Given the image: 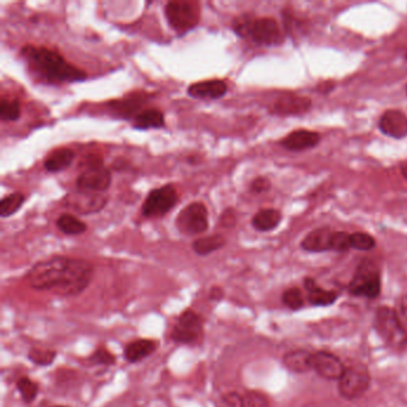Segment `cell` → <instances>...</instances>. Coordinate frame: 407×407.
Here are the masks:
<instances>
[{
    "instance_id": "6da1fadb",
    "label": "cell",
    "mask_w": 407,
    "mask_h": 407,
    "mask_svg": "<svg viewBox=\"0 0 407 407\" xmlns=\"http://www.w3.org/2000/svg\"><path fill=\"white\" fill-rule=\"evenodd\" d=\"M94 277V267L89 260L54 256L33 265L26 279L34 291L73 298L83 294Z\"/></svg>"
},
{
    "instance_id": "7a4b0ae2",
    "label": "cell",
    "mask_w": 407,
    "mask_h": 407,
    "mask_svg": "<svg viewBox=\"0 0 407 407\" xmlns=\"http://www.w3.org/2000/svg\"><path fill=\"white\" fill-rule=\"evenodd\" d=\"M21 54L31 69L50 83H74L87 78L83 69L67 62L57 52L45 47L26 45Z\"/></svg>"
},
{
    "instance_id": "3957f363",
    "label": "cell",
    "mask_w": 407,
    "mask_h": 407,
    "mask_svg": "<svg viewBox=\"0 0 407 407\" xmlns=\"http://www.w3.org/2000/svg\"><path fill=\"white\" fill-rule=\"evenodd\" d=\"M233 29L239 36L252 38L253 41L260 45H276L283 41L279 23L270 17H239L234 21Z\"/></svg>"
},
{
    "instance_id": "277c9868",
    "label": "cell",
    "mask_w": 407,
    "mask_h": 407,
    "mask_svg": "<svg viewBox=\"0 0 407 407\" xmlns=\"http://www.w3.org/2000/svg\"><path fill=\"white\" fill-rule=\"evenodd\" d=\"M375 326L381 338L396 350L407 347V331L394 309L382 306L377 311Z\"/></svg>"
},
{
    "instance_id": "5b68a950",
    "label": "cell",
    "mask_w": 407,
    "mask_h": 407,
    "mask_svg": "<svg viewBox=\"0 0 407 407\" xmlns=\"http://www.w3.org/2000/svg\"><path fill=\"white\" fill-rule=\"evenodd\" d=\"M204 319L195 309H185L171 328V340L184 345H195L203 340Z\"/></svg>"
},
{
    "instance_id": "8992f818",
    "label": "cell",
    "mask_w": 407,
    "mask_h": 407,
    "mask_svg": "<svg viewBox=\"0 0 407 407\" xmlns=\"http://www.w3.org/2000/svg\"><path fill=\"white\" fill-rule=\"evenodd\" d=\"M349 291L351 294L362 298L375 299L380 295V272L373 262L366 260L358 267L351 279Z\"/></svg>"
},
{
    "instance_id": "52a82bcc",
    "label": "cell",
    "mask_w": 407,
    "mask_h": 407,
    "mask_svg": "<svg viewBox=\"0 0 407 407\" xmlns=\"http://www.w3.org/2000/svg\"><path fill=\"white\" fill-rule=\"evenodd\" d=\"M340 396L344 399L355 400L366 394L369 389L370 374L366 366L361 363L345 367L340 380Z\"/></svg>"
},
{
    "instance_id": "ba28073f",
    "label": "cell",
    "mask_w": 407,
    "mask_h": 407,
    "mask_svg": "<svg viewBox=\"0 0 407 407\" xmlns=\"http://www.w3.org/2000/svg\"><path fill=\"white\" fill-rule=\"evenodd\" d=\"M165 17L172 29L183 35L196 27L200 12L190 1H170L165 6Z\"/></svg>"
},
{
    "instance_id": "9c48e42d",
    "label": "cell",
    "mask_w": 407,
    "mask_h": 407,
    "mask_svg": "<svg viewBox=\"0 0 407 407\" xmlns=\"http://www.w3.org/2000/svg\"><path fill=\"white\" fill-rule=\"evenodd\" d=\"M176 226L185 235H199L208 230V209L202 202H194L183 209L176 218Z\"/></svg>"
},
{
    "instance_id": "30bf717a",
    "label": "cell",
    "mask_w": 407,
    "mask_h": 407,
    "mask_svg": "<svg viewBox=\"0 0 407 407\" xmlns=\"http://www.w3.org/2000/svg\"><path fill=\"white\" fill-rule=\"evenodd\" d=\"M177 190L174 185L166 184L152 190L143 206V214L146 218H162L176 206Z\"/></svg>"
},
{
    "instance_id": "8fae6325",
    "label": "cell",
    "mask_w": 407,
    "mask_h": 407,
    "mask_svg": "<svg viewBox=\"0 0 407 407\" xmlns=\"http://www.w3.org/2000/svg\"><path fill=\"white\" fill-rule=\"evenodd\" d=\"M111 184V174L102 162L91 164L77 178V188L91 193H104Z\"/></svg>"
},
{
    "instance_id": "7c38bea8",
    "label": "cell",
    "mask_w": 407,
    "mask_h": 407,
    "mask_svg": "<svg viewBox=\"0 0 407 407\" xmlns=\"http://www.w3.org/2000/svg\"><path fill=\"white\" fill-rule=\"evenodd\" d=\"M312 370L326 380H340L345 366L336 355L328 351H318L312 354Z\"/></svg>"
},
{
    "instance_id": "4fadbf2b",
    "label": "cell",
    "mask_w": 407,
    "mask_h": 407,
    "mask_svg": "<svg viewBox=\"0 0 407 407\" xmlns=\"http://www.w3.org/2000/svg\"><path fill=\"white\" fill-rule=\"evenodd\" d=\"M106 199L102 193H91L79 190L77 193L71 194L66 199L68 207L74 209L80 214H92L102 211L106 204Z\"/></svg>"
},
{
    "instance_id": "5bb4252c",
    "label": "cell",
    "mask_w": 407,
    "mask_h": 407,
    "mask_svg": "<svg viewBox=\"0 0 407 407\" xmlns=\"http://www.w3.org/2000/svg\"><path fill=\"white\" fill-rule=\"evenodd\" d=\"M381 132L396 139H401L407 135V117L399 110L386 111L380 120Z\"/></svg>"
},
{
    "instance_id": "9a60e30c",
    "label": "cell",
    "mask_w": 407,
    "mask_h": 407,
    "mask_svg": "<svg viewBox=\"0 0 407 407\" xmlns=\"http://www.w3.org/2000/svg\"><path fill=\"white\" fill-rule=\"evenodd\" d=\"M226 92V83L219 79L204 80L188 87V94L194 99H218L223 97Z\"/></svg>"
},
{
    "instance_id": "2e32d148",
    "label": "cell",
    "mask_w": 407,
    "mask_h": 407,
    "mask_svg": "<svg viewBox=\"0 0 407 407\" xmlns=\"http://www.w3.org/2000/svg\"><path fill=\"white\" fill-rule=\"evenodd\" d=\"M158 349V342L148 338H139L127 344L123 356L129 363H138L150 357Z\"/></svg>"
},
{
    "instance_id": "e0dca14e",
    "label": "cell",
    "mask_w": 407,
    "mask_h": 407,
    "mask_svg": "<svg viewBox=\"0 0 407 407\" xmlns=\"http://www.w3.org/2000/svg\"><path fill=\"white\" fill-rule=\"evenodd\" d=\"M319 140H320V136L318 133L301 129V130H295L289 135H286L281 141V145L289 151H303L307 148L317 146Z\"/></svg>"
},
{
    "instance_id": "ac0fdd59",
    "label": "cell",
    "mask_w": 407,
    "mask_h": 407,
    "mask_svg": "<svg viewBox=\"0 0 407 407\" xmlns=\"http://www.w3.org/2000/svg\"><path fill=\"white\" fill-rule=\"evenodd\" d=\"M312 102L301 96H282L274 104V111L279 115H300L311 109Z\"/></svg>"
},
{
    "instance_id": "d6986e66",
    "label": "cell",
    "mask_w": 407,
    "mask_h": 407,
    "mask_svg": "<svg viewBox=\"0 0 407 407\" xmlns=\"http://www.w3.org/2000/svg\"><path fill=\"white\" fill-rule=\"evenodd\" d=\"M333 232L330 228H319L306 235L301 247L308 252H324L331 250Z\"/></svg>"
},
{
    "instance_id": "ffe728a7",
    "label": "cell",
    "mask_w": 407,
    "mask_h": 407,
    "mask_svg": "<svg viewBox=\"0 0 407 407\" xmlns=\"http://www.w3.org/2000/svg\"><path fill=\"white\" fill-rule=\"evenodd\" d=\"M283 364L294 373L309 372L312 370V352L301 349L289 351L283 356Z\"/></svg>"
},
{
    "instance_id": "44dd1931",
    "label": "cell",
    "mask_w": 407,
    "mask_h": 407,
    "mask_svg": "<svg viewBox=\"0 0 407 407\" xmlns=\"http://www.w3.org/2000/svg\"><path fill=\"white\" fill-rule=\"evenodd\" d=\"M306 291L308 301L314 306H330L335 303L338 294L335 291H328L318 286L313 279H307L305 281Z\"/></svg>"
},
{
    "instance_id": "7402d4cb",
    "label": "cell",
    "mask_w": 407,
    "mask_h": 407,
    "mask_svg": "<svg viewBox=\"0 0 407 407\" xmlns=\"http://www.w3.org/2000/svg\"><path fill=\"white\" fill-rule=\"evenodd\" d=\"M74 152L69 148H59L52 152L45 160V169L48 172H61L72 165L74 160Z\"/></svg>"
},
{
    "instance_id": "603a6c76",
    "label": "cell",
    "mask_w": 407,
    "mask_h": 407,
    "mask_svg": "<svg viewBox=\"0 0 407 407\" xmlns=\"http://www.w3.org/2000/svg\"><path fill=\"white\" fill-rule=\"evenodd\" d=\"M282 219V215L279 211L267 208L258 211L252 219V226L260 232H268L279 226Z\"/></svg>"
},
{
    "instance_id": "cb8c5ba5",
    "label": "cell",
    "mask_w": 407,
    "mask_h": 407,
    "mask_svg": "<svg viewBox=\"0 0 407 407\" xmlns=\"http://www.w3.org/2000/svg\"><path fill=\"white\" fill-rule=\"evenodd\" d=\"M165 126V116L158 109L143 110L134 118V127L136 129L162 128Z\"/></svg>"
},
{
    "instance_id": "d4e9b609",
    "label": "cell",
    "mask_w": 407,
    "mask_h": 407,
    "mask_svg": "<svg viewBox=\"0 0 407 407\" xmlns=\"http://www.w3.org/2000/svg\"><path fill=\"white\" fill-rule=\"evenodd\" d=\"M226 245V239L221 234H213L209 237L199 238L193 242L194 252L199 256H208L215 251H219Z\"/></svg>"
},
{
    "instance_id": "484cf974",
    "label": "cell",
    "mask_w": 407,
    "mask_h": 407,
    "mask_svg": "<svg viewBox=\"0 0 407 407\" xmlns=\"http://www.w3.org/2000/svg\"><path fill=\"white\" fill-rule=\"evenodd\" d=\"M57 226L62 233L67 235H80L87 232V225L72 214H62L57 218Z\"/></svg>"
},
{
    "instance_id": "4316f807",
    "label": "cell",
    "mask_w": 407,
    "mask_h": 407,
    "mask_svg": "<svg viewBox=\"0 0 407 407\" xmlns=\"http://www.w3.org/2000/svg\"><path fill=\"white\" fill-rule=\"evenodd\" d=\"M16 389L18 391L22 398L23 403H31L35 401L38 398V392H40V386L38 382L31 380L30 377H19L17 382H16Z\"/></svg>"
},
{
    "instance_id": "83f0119b",
    "label": "cell",
    "mask_w": 407,
    "mask_h": 407,
    "mask_svg": "<svg viewBox=\"0 0 407 407\" xmlns=\"http://www.w3.org/2000/svg\"><path fill=\"white\" fill-rule=\"evenodd\" d=\"M57 352L47 347H31L28 352V359L38 367H48L55 361Z\"/></svg>"
},
{
    "instance_id": "f1b7e54d",
    "label": "cell",
    "mask_w": 407,
    "mask_h": 407,
    "mask_svg": "<svg viewBox=\"0 0 407 407\" xmlns=\"http://www.w3.org/2000/svg\"><path fill=\"white\" fill-rule=\"evenodd\" d=\"M24 201H26V196L22 193L10 194L4 197L0 202V216L9 218L16 214L22 208Z\"/></svg>"
},
{
    "instance_id": "f546056e",
    "label": "cell",
    "mask_w": 407,
    "mask_h": 407,
    "mask_svg": "<svg viewBox=\"0 0 407 407\" xmlns=\"http://www.w3.org/2000/svg\"><path fill=\"white\" fill-rule=\"evenodd\" d=\"M21 116V104L17 99H0V118L1 121H17Z\"/></svg>"
},
{
    "instance_id": "4dcf8cb0",
    "label": "cell",
    "mask_w": 407,
    "mask_h": 407,
    "mask_svg": "<svg viewBox=\"0 0 407 407\" xmlns=\"http://www.w3.org/2000/svg\"><path fill=\"white\" fill-rule=\"evenodd\" d=\"M87 362L94 366L111 367L116 363V356L110 352L106 347H99L94 354L87 357Z\"/></svg>"
},
{
    "instance_id": "1f68e13d",
    "label": "cell",
    "mask_w": 407,
    "mask_h": 407,
    "mask_svg": "<svg viewBox=\"0 0 407 407\" xmlns=\"http://www.w3.org/2000/svg\"><path fill=\"white\" fill-rule=\"evenodd\" d=\"M351 249L359 250V251H369L377 245V242L370 234L357 233L351 234L350 238Z\"/></svg>"
},
{
    "instance_id": "d6a6232c",
    "label": "cell",
    "mask_w": 407,
    "mask_h": 407,
    "mask_svg": "<svg viewBox=\"0 0 407 407\" xmlns=\"http://www.w3.org/2000/svg\"><path fill=\"white\" fill-rule=\"evenodd\" d=\"M282 302L286 307L293 311L301 308L303 306V296H302L301 291L296 286L286 289L282 294Z\"/></svg>"
},
{
    "instance_id": "836d02e7",
    "label": "cell",
    "mask_w": 407,
    "mask_h": 407,
    "mask_svg": "<svg viewBox=\"0 0 407 407\" xmlns=\"http://www.w3.org/2000/svg\"><path fill=\"white\" fill-rule=\"evenodd\" d=\"M218 407H246L245 396L230 391L220 396Z\"/></svg>"
},
{
    "instance_id": "e575fe53",
    "label": "cell",
    "mask_w": 407,
    "mask_h": 407,
    "mask_svg": "<svg viewBox=\"0 0 407 407\" xmlns=\"http://www.w3.org/2000/svg\"><path fill=\"white\" fill-rule=\"evenodd\" d=\"M350 238L351 234L347 233V232H333L331 250L338 251V252H344V251L351 249Z\"/></svg>"
},
{
    "instance_id": "d590c367",
    "label": "cell",
    "mask_w": 407,
    "mask_h": 407,
    "mask_svg": "<svg viewBox=\"0 0 407 407\" xmlns=\"http://www.w3.org/2000/svg\"><path fill=\"white\" fill-rule=\"evenodd\" d=\"M246 407H270L269 400L260 392H249L245 396Z\"/></svg>"
},
{
    "instance_id": "8d00e7d4",
    "label": "cell",
    "mask_w": 407,
    "mask_h": 407,
    "mask_svg": "<svg viewBox=\"0 0 407 407\" xmlns=\"http://www.w3.org/2000/svg\"><path fill=\"white\" fill-rule=\"evenodd\" d=\"M116 106H113V109L118 110L121 113H133L135 110L139 109L140 102H138V99H123L122 102L115 103Z\"/></svg>"
},
{
    "instance_id": "74e56055",
    "label": "cell",
    "mask_w": 407,
    "mask_h": 407,
    "mask_svg": "<svg viewBox=\"0 0 407 407\" xmlns=\"http://www.w3.org/2000/svg\"><path fill=\"white\" fill-rule=\"evenodd\" d=\"M270 186L272 184H270L269 179L264 177H258L252 182L251 190L256 194L265 193V191H268Z\"/></svg>"
},
{
    "instance_id": "f35d334b",
    "label": "cell",
    "mask_w": 407,
    "mask_h": 407,
    "mask_svg": "<svg viewBox=\"0 0 407 407\" xmlns=\"http://www.w3.org/2000/svg\"><path fill=\"white\" fill-rule=\"evenodd\" d=\"M209 300L211 301L214 302H219L225 298V291H223V288L219 286H214L213 288H211V291H209Z\"/></svg>"
},
{
    "instance_id": "ab89813d",
    "label": "cell",
    "mask_w": 407,
    "mask_h": 407,
    "mask_svg": "<svg viewBox=\"0 0 407 407\" xmlns=\"http://www.w3.org/2000/svg\"><path fill=\"white\" fill-rule=\"evenodd\" d=\"M230 221L233 223H235V216H234L233 211L228 209V211H225L223 216H221V223H223V225H226V226H230V225H232Z\"/></svg>"
},
{
    "instance_id": "60d3db41",
    "label": "cell",
    "mask_w": 407,
    "mask_h": 407,
    "mask_svg": "<svg viewBox=\"0 0 407 407\" xmlns=\"http://www.w3.org/2000/svg\"><path fill=\"white\" fill-rule=\"evenodd\" d=\"M400 306H401V311H403V316H405V317H406L407 319V295H405V296H403V300H401V303H400Z\"/></svg>"
},
{
    "instance_id": "b9f144b4",
    "label": "cell",
    "mask_w": 407,
    "mask_h": 407,
    "mask_svg": "<svg viewBox=\"0 0 407 407\" xmlns=\"http://www.w3.org/2000/svg\"><path fill=\"white\" fill-rule=\"evenodd\" d=\"M400 170H401V174H403V177L407 179V162L401 164V166H400Z\"/></svg>"
},
{
    "instance_id": "7bdbcfd3",
    "label": "cell",
    "mask_w": 407,
    "mask_h": 407,
    "mask_svg": "<svg viewBox=\"0 0 407 407\" xmlns=\"http://www.w3.org/2000/svg\"><path fill=\"white\" fill-rule=\"evenodd\" d=\"M50 407H69V406H65V405H53V406Z\"/></svg>"
},
{
    "instance_id": "ee69618b",
    "label": "cell",
    "mask_w": 407,
    "mask_h": 407,
    "mask_svg": "<svg viewBox=\"0 0 407 407\" xmlns=\"http://www.w3.org/2000/svg\"><path fill=\"white\" fill-rule=\"evenodd\" d=\"M406 91H407V85H406Z\"/></svg>"
},
{
    "instance_id": "f6af8a7d",
    "label": "cell",
    "mask_w": 407,
    "mask_h": 407,
    "mask_svg": "<svg viewBox=\"0 0 407 407\" xmlns=\"http://www.w3.org/2000/svg\"><path fill=\"white\" fill-rule=\"evenodd\" d=\"M406 57H407V55H406Z\"/></svg>"
}]
</instances>
